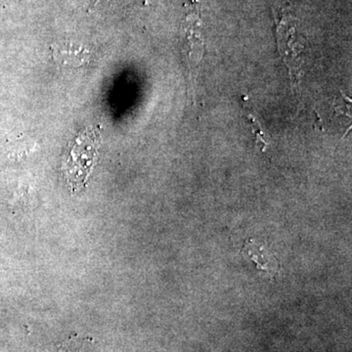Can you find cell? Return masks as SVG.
<instances>
[{"label":"cell","mask_w":352,"mask_h":352,"mask_svg":"<svg viewBox=\"0 0 352 352\" xmlns=\"http://www.w3.org/2000/svg\"><path fill=\"white\" fill-rule=\"evenodd\" d=\"M185 38H186L187 64L190 72L192 87L195 85L197 76L204 55V39L201 36V15L200 0H187L185 18Z\"/></svg>","instance_id":"cell-1"},{"label":"cell","mask_w":352,"mask_h":352,"mask_svg":"<svg viewBox=\"0 0 352 352\" xmlns=\"http://www.w3.org/2000/svg\"><path fill=\"white\" fill-rule=\"evenodd\" d=\"M242 254L248 256L256 264L258 270L265 271L271 277L279 274L281 266L278 263L276 256L270 250H266L265 245H259L254 241H248L242 249Z\"/></svg>","instance_id":"cell-2"},{"label":"cell","mask_w":352,"mask_h":352,"mask_svg":"<svg viewBox=\"0 0 352 352\" xmlns=\"http://www.w3.org/2000/svg\"><path fill=\"white\" fill-rule=\"evenodd\" d=\"M244 111L245 113V116H247L248 119L251 120L252 126L254 127V133H256V145L261 144V150L263 151H265L266 146H268L267 142H266L265 139H264L263 131L261 129V126H259L258 120H256V117H254V113L251 112L250 110L249 104L248 102L244 101Z\"/></svg>","instance_id":"cell-3"},{"label":"cell","mask_w":352,"mask_h":352,"mask_svg":"<svg viewBox=\"0 0 352 352\" xmlns=\"http://www.w3.org/2000/svg\"><path fill=\"white\" fill-rule=\"evenodd\" d=\"M57 352H74V351L73 349H69V347L61 346L58 349Z\"/></svg>","instance_id":"cell-4"}]
</instances>
